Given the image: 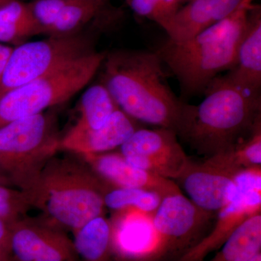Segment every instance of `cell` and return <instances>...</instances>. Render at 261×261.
<instances>
[{"label": "cell", "mask_w": 261, "mask_h": 261, "mask_svg": "<svg viewBox=\"0 0 261 261\" xmlns=\"http://www.w3.org/2000/svg\"><path fill=\"white\" fill-rule=\"evenodd\" d=\"M253 0H244L226 18L182 42L167 39L156 50L185 96L203 94L207 86L234 65Z\"/></svg>", "instance_id": "277c9868"}, {"label": "cell", "mask_w": 261, "mask_h": 261, "mask_svg": "<svg viewBox=\"0 0 261 261\" xmlns=\"http://www.w3.org/2000/svg\"><path fill=\"white\" fill-rule=\"evenodd\" d=\"M110 188L140 189L163 197L181 193L172 180L161 177L130 164L121 152L79 154Z\"/></svg>", "instance_id": "4fadbf2b"}, {"label": "cell", "mask_w": 261, "mask_h": 261, "mask_svg": "<svg viewBox=\"0 0 261 261\" xmlns=\"http://www.w3.org/2000/svg\"><path fill=\"white\" fill-rule=\"evenodd\" d=\"M163 196L152 191L130 188H111L104 197L106 207L119 211L132 209L153 216Z\"/></svg>", "instance_id": "7402d4cb"}, {"label": "cell", "mask_w": 261, "mask_h": 261, "mask_svg": "<svg viewBox=\"0 0 261 261\" xmlns=\"http://www.w3.org/2000/svg\"><path fill=\"white\" fill-rule=\"evenodd\" d=\"M198 106L187 104L177 136L197 153L211 157L232 150L261 125V96L219 75Z\"/></svg>", "instance_id": "7a4b0ae2"}, {"label": "cell", "mask_w": 261, "mask_h": 261, "mask_svg": "<svg viewBox=\"0 0 261 261\" xmlns=\"http://www.w3.org/2000/svg\"><path fill=\"white\" fill-rule=\"evenodd\" d=\"M73 233L75 252L82 260H112V224L104 215L91 219Z\"/></svg>", "instance_id": "e0dca14e"}, {"label": "cell", "mask_w": 261, "mask_h": 261, "mask_svg": "<svg viewBox=\"0 0 261 261\" xmlns=\"http://www.w3.org/2000/svg\"><path fill=\"white\" fill-rule=\"evenodd\" d=\"M31 209L23 192L0 184V219L13 222Z\"/></svg>", "instance_id": "cb8c5ba5"}, {"label": "cell", "mask_w": 261, "mask_h": 261, "mask_svg": "<svg viewBox=\"0 0 261 261\" xmlns=\"http://www.w3.org/2000/svg\"><path fill=\"white\" fill-rule=\"evenodd\" d=\"M188 1H189V0H186V3H187V2H188Z\"/></svg>", "instance_id": "836d02e7"}, {"label": "cell", "mask_w": 261, "mask_h": 261, "mask_svg": "<svg viewBox=\"0 0 261 261\" xmlns=\"http://www.w3.org/2000/svg\"><path fill=\"white\" fill-rule=\"evenodd\" d=\"M216 155L238 171L261 167V125L255 128L247 140L232 150Z\"/></svg>", "instance_id": "603a6c76"}, {"label": "cell", "mask_w": 261, "mask_h": 261, "mask_svg": "<svg viewBox=\"0 0 261 261\" xmlns=\"http://www.w3.org/2000/svg\"><path fill=\"white\" fill-rule=\"evenodd\" d=\"M75 154L49 160L23 192L31 208L41 211L46 223L72 231L103 216L105 195L111 189Z\"/></svg>", "instance_id": "3957f363"}, {"label": "cell", "mask_w": 261, "mask_h": 261, "mask_svg": "<svg viewBox=\"0 0 261 261\" xmlns=\"http://www.w3.org/2000/svg\"><path fill=\"white\" fill-rule=\"evenodd\" d=\"M0 184H2V185H5V186L10 187L9 183H8V181H7L6 178L4 177L3 173H2L1 170H0Z\"/></svg>", "instance_id": "4dcf8cb0"}, {"label": "cell", "mask_w": 261, "mask_h": 261, "mask_svg": "<svg viewBox=\"0 0 261 261\" xmlns=\"http://www.w3.org/2000/svg\"><path fill=\"white\" fill-rule=\"evenodd\" d=\"M106 53L94 51L61 65L0 97V128L68 100L88 85Z\"/></svg>", "instance_id": "8992f818"}, {"label": "cell", "mask_w": 261, "mask_h": 261, "mask_svg": "<svg viewBox=\"0 0 261 261\" xmlns=\"http://www.w3.org/2000/svg\"><path fill=\"white\" fill-rule=\"evenodd\" d=\"M213 216L197 207L182 192L163 197L152 218L159 253L186 245Z\"/></svg>", "instance_id": "7c38bea8"}, {"label": "cell", "mask_w": 261, "mask_h": 261, "mask_svg": "<svg viewBox=\"0 0 261 261\" xmlns=\"http://www.w3.org/2000/svg\"><path fill=\"white\" fill-rule=\"evenodd\" d=\"M10 0H0V8L1 7H3V5L6 4V3H8V2H10Z\"/></svg>", "instance_id": "d6a6232c"}, {"label": "cell", "mask_w": 261, "mask_h": 261, "mask_svg": "<svg viewBox=\"0 0 261 261\" xmlns=\"http://www.w3.org/2000/svg\"><path fill=\"white\" fill-rule=\"evenodd\" d=\"M125 2L136 14L155 22L163 29L166 28L167 20L155 0H125Z\"/></svg>", "instance_id": "484cf974"}, {"label": "cell", "mask_w": 261, "mask_h": 261, "mask_svg": "<svg viewBox=\"0 0 261 261\" xmlns=\"http://www.w3.org/2000/svg\"><path fill=\"white\" fill-rule=\"evenodd\" d=\"M10 260L77 261L73 241L61 228L24 216L10 225Z\"/></svg>", "instance_id": "30bf717a"}, {"label": "cell", "mask_w": 261, "mask_h": 261, "mask_svg": "<svg viewBox=\"0 0 261 261\" xmlns=\"http://www.w3.org/2000/svg\"><path fill=\"white\" fill-rule=\"evenodd\" d=\"M74 1L89 2V3H97V4L108 5H109V0H74Z\"/></svg>", "instance_id": "f546056e"}, {"label": "cell", "mask_w": 261, "mask_h": 261, "mask_svg": "<svg viewBox=\"0 0 261 261\" xmlns=\"http://www.w3.org/2000/svg\"><path fill=\"white\" fill-rule=\"evenodd\" d=\"M235 184L236 193L218 212L212 231L175 261H203L207 255L219 250L245 221L261 214V167L240 171L235 177Z\"/></svg>", "instance_id": "ba28073f"}, {"label": "cell", "mask_w": 261, "mask_h": 261, "mask_svg": "<svg viewBox=\"0 0 261 261\" xmlns=\"http://www.w3.org/2000/svg\"><path fill=\"white\" fill-rule=\"evenodd\" d=\"M40 34L28 3L10 0L0 8V43L20 45L25 39Z\"/></svg>", "instance_id": "44dd1931"}, {"label": "cell", "mask_w": 261, "mask_h": 261, "mask_svg": "<svg viewBox=\"0 0 261 261\" xmlns=\"http://www.w3.org/2000/svg\"><path fill=\"white\" fill-rule=\"evenodd\" d=\"M92 38L80 33L49 37L13 47L0 84V97L61 65L95 51Z\"/></svg>", "instance_id": "52a82bcc"}, {"label": "cell", "mask_w": 261, "mask_h": 261, "mask_svg": "<svg viewBox=\"0 0 261 261\" xmlns=\"http://www.w3.org/2000/svg\"><path fill=\"white\" fill-rule=\"evenodd\" d=\"M119 109L109 91L101 82L84 91L80 102V118L69 132L95 130L104 126Z\"/></svg>", "instance_id": "ac0fdd59"}, {"label": "cell", "mask_w": 261, "mask_h": 261, "mask_svg": "<svg viewBox=\"0 0 261 261\" xmlns=\"http://www.w3.org/2000/svg\"><path fill=\"white\" fill-rule=\"evenodd\" d=\"M140 128L137 121L118 109L97 129L79 133L68 132L62 137L61 149L76 154L105 153L121 147Z\"/></svg>", "instance_id": "5bb4252c"}, {"label": "cell", "mask_w": 261, "mask_h": 261, "mask_svg": "<svg viewBox=\"0 0 261 261\" xmlns=\"http://www.w3.org/2000/svg\"><path fill=\"white\" fill-rule=\"evenodd\" d=\"M56 115L43 112L0 128V170L10 187L23 192L61 149Z\"/></svg>", "instance_id": "5b68a950"}, {"label": "cell", "mask_w": 261, "mask_h": 261, "mask_svg": "<svg viewBox=\"0 0 261 261\" xmlns=\"http://www.w3.org/2000/svg\"><path fill=\"white\" fill-rule=\"evenodd\" d=\"M130 164L170 180L181 177L191 161L174 130L140 128L120 147Z\"/></svg>", "instance_id": "9c48e42d"}, {"label": "cell", "mask_w": 261, "mask_h": 261, "mask_svg": "<svg viewBox=\"0 0 261 261\" xmlns=\"http://www.w3.org/2000/svg\"><path fill=\"white\" fill-rule=\"evenodd\" d=\"M108 7L109 5L68 0L45 34L48 37H65L79 34L92 20L115 15V12L110 13Z\"/></svg>", "instance_id": "d6986e66"}, {"label": "cell", "mask_w": 261, "mask_h": 261, "mask_svg": "<svg viewBox=\"0 0 261 261\" xmlns=\"http://www.w3.org/2000/svg\"><path fill=\"white\" fill-rule=\"evenodd\" d=\"M250 261H261V252L260 253L257 254V255H255V256Z\"/></svg>", "instance_id": "1f68e13d"}, {"label": "cell", "mask_w": 261, "mask_h": 261, "mask_svg": "<svg viewBox=\"0 0 261 261\" xmlns=\"http://www.w3.org/2000/svg\"><path fill=\"white\" fill-rule=\"evenodd\" d=\"M155 1L167 20V25L170 20L181 8L182 5L186 3V0H155Z\"/></svg>", "instance_id": "83f0119b"}, {"label": "cell", "mask_w": 261, "mask_h": 261, "mask_svg": "<svg viewBox=\"0 0 261 261\" xmlns=\"http://www.w3.org/2000/svg\"><path fill=\"white\" fill-rule=\"evenodd\" d=\"M240 172L214 155L201 163L191 161L178 181L194 204L214 214L232 200Z\"/></svg>", "instance_id": "8fae6325"}, {"label": "cell", "mask_w": 261, "mask_h": 261, "mask_svg": "<svg viewBox=\"0 0 261 261\" xmlns=\"http://www.w3.org/2000/svg\"><path fill=\"white\" fill-rule=\"evenodd\" d=\"M261 252V214L245 221L208 261H250Z\"/></svg>", "instance_id": "ffe728a7"}, {"label": "cell", "mask_w": 261, "mask_h": 261, "mask_svg": "<svg viewBox=\"0 0 261 261\" xmlns=\"http://www.w3.org/2000/svg\"><path fill=\"white\" fill-rule=\"evenodd\" d=\"M244 0H189L170 20L165 32L168 39L182 42L190 39L228 15Z\"/></svg>", "instance_id": "9a60e30c"}, {"label": "cell", "mask_w": 261, "mask_h": 261, "mask_svg": "<svg viewBox=\"0 0 261 261\" xmlns=\"http://www.w3.org/2000/svg\"><path fill=\"white\" fill-rule=\"evenodd\" d=\"M12 223L0 219V261H8L10 259V225Z\"/></svg>", "instance_id": "4316f807"}, {"label": "cell", "mask_w": 261, "mask_h": 261, "mask_svg": "<svg viewBox=\"0 0 261 261\" xmlns=\"http://www.w3.org/2000/svg\"><path fill=\"white\" fill-rule=\"evenodd\" d=\"M68 0H33L28 3L40 34H45Z\"/></svg>", "instance_id": "d4e9b609"}, {"label": "cell", "mask_w": 261, "mask_h": 261, "mask_svg": "<svg viewBox=\"0 0 261 261\" xmlns=\"http://www.w3.org/2000/svg\"><path fill=\"white\" fill-rule=\"evenodd\" d=\"M230 82L255 93L261 89V8L253 5L237 61L224 75Z\"/></svg>", "instance_id": "2e32d148"}, {"label": "cell", "mask_w": 261, "mask_h": 261, "mask_svg": "<svg viewBox=\"0 0 261 261\" xmlns=\"http://www.w3.org/2000/svg\"><path fill=\"white\" fill-rule=\"evenodd\" d=\"M12 49H13V47L0 43V84H1L2 78H3V73H4L5 65H6Z\"/></svg>", "instance_id": "f1b7e54d"}, {"label": "cell", "mask_w": 261, "mask_h": 261, "mask_svg": "<svg viewBox=\"0 0 261 261\" xmlns=\"http://www.w3.org/2000/svg\"><path fill=\"white\" fill-rule=\"evenodd\" d=\"M101 83L121 111L137 122L178 134L186 103L170 87L155 51L118 49L106 54Z\"/></svg>", "instance_id": "6da1fadb"}, {"label": "cell", "mask_w": 261, "mask_h": 261, "mask_svg": "<svg viewBox=\"0 0 261 261\" xmlns=\"http://www.w3.org/2000/svg\"><path fill=\"white\" fill-rule=\"evenodd\" d=\"M8 261H13V260H10H10H8Z\"/></svg>", "instance_id": "e575fe53"}]
</instances>
